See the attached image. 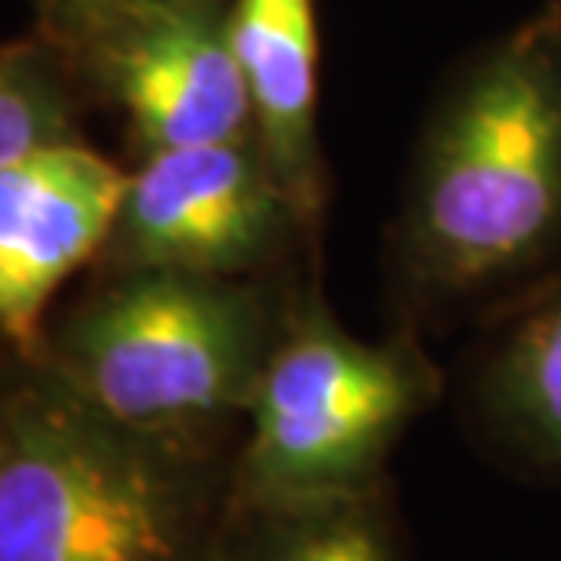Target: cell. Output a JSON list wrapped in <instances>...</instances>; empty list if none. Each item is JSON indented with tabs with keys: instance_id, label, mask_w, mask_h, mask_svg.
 <instances>
[{
	"instance_id": "obj_2",
	"label": "cell",
	"mask_w": 561,
	"mask_h": 561,
	"mask_svg": "<svg viewBox=\"0 0 561 561\" xmlns=\"http://www.w3.org/2000/svg\"><path fill=\"white\" fill-rule=\"evenodd\" d=\"M233 456L131 431L8 357L0 561H211Z\"/></svg>"
},
{
	"instance_id": "obj_11",
	"label": "cell",
	"mask_w": 561,
	"mask_h": 561,
	"mask_svg": "<svg viewBox=\"0 0 561 561\" xmlns=\"http://www.w3.org/2000/svg\"><path fill=\"white\" fill-rule=\"evenodd\" d=\"M81 92L73 55L44 30L8 41L0 48V168L84 142Z\"/></svg>"
},
{
	"instance_id": "obj_10",
	"label": "cell",
	"mask_w": 561,
	"mask_h": 561,
	"mask_svg": "<svg viewBox=\"0 0 561 561\" xmlns=\"http://www.w3.org/2000/svg\"><path fill=\"white\" fill-rule=\"evenodd\" d=\"M211 561H405L394 485L299 500L230 496Z\"/></svg>"
},
{
	"instance_id": "obj_12",
	"label": "cell",
	"mask_w": 561,
	"mask_h": 561,
	"mask_svg": "<svg viewBox=\"0 0 561 561\" xmlns=\"http://www.w3.org/2000/svg\"><path fill=\"white\" fill-rule=\"evenodd\" d=\"M164 4H172V0H37V30L77 55L103 33Z\"/></svg>"
},
{
	"instance_id": "obj_3",
	"label": "cell",
	"mask_w": 561,
	"mask_h": 561,
	"mask_svg": "<svg viewBox=\"0 0 561 561\" xmlns=\"http://www.w3.org/2000/svg\"><path fill=\"white\" fill-rule=\"evenodd\" d=\"M288 291L285 274L95 271L30 362L131 431L238 453Z\"/></svg>"
},
{
	"instance_id": "obj_5",
	"label": "cell",
	"mask_w": 561,
	"mask_h": 561,
	"mask_svg": "<svg viewBox=\"0 0 561 561\" xmlns=\"http://www.w3.org/2000/svg\"><path fill=\"white\" fill-rule=\"evenodd\" d=\"M307 219L255 139L164 150L131 164L95 271L280 277Z\"/></svg>"
},
{
	"instance_id": "obj_4",
	"label": "cell",
	"mask_w": 561,
	"mask_h": 561,
	"mask_svg": "<svg viewBox=\"0 0 561 561\" xmlns=\"http://www.w3.org/2000/svg\"><path fill=\"white\" fill-rule=\"evenodd\" d=\"M445 376L416 332L368 343L291 280L274 351L233 456L238 500H299L387 485L401 434L437 405Z\"/></svg>"
},
{
	"instance_id": "obj_6",
	"label": "cell",
	"mask_w": 561,
	"mask_h": 561,
	"mask_svg": "<svg viewBox=\"0 0 561 561\" xmlns=\"http://www.w3.org/2000/svg\"><path fill=\"white\" fill-rule=\"evenodd\" d=\"M84 92L125 117L136 161L205 142L255 139L230 44V0H172L73 55Z\"/></svg>"
},
{
	"instance_id": "obj_1",
	"label": "cell",
	"mask_w": 561,
	"mask_h": 561,
	"mask_svg": "<svg viewBox=\"0 0 561 561\" xmlns=\"http://www.w3.org/2000/svg\"><path fill=\"white\" fill-rule=\"evenodd\" d=\"M561 266V0L459 66L420 136L387 271L405 329Z\"/></svg>"
},
{
	"instance_id": "obj_8",
	"label": "cell",
	"mask_w": 561,
	"mask_h": 561,
	"mask_svg": "<svg viewBox=\"0 0 561 561\" xmlns=\"http://www.w3.org/2000/svg\"><path fill=\"white\" fill-rule=\"evenodd\" d=\"M463 416L507 474L561 489V266L485 310Z\"/></svg>"
},
{
	"instance_id": "obj_7",
	"label": "cell",
	"mask_w": 561,
	"mask_h": 561,
	"mask_svg": "<svg viewBox=\"0 0 561 561\" xmlns=\"http://www.w3.org/2000/svg\"><path fill=\"white\" fill-rule=\"evenodd\" d=\"M128 175L131 168L88 142L0 168V332L8 357H37L55 296L103 255Z\"/></svg>"
},
{
	"instance_id": "obj_9",
	"label": "cell",
	"mask_w": 561,
	"mask_h": 561,
	"mask_svg": "<svg viewBox=\"0 0 561 561\" xmlns=\"http://www.w3.org/2000/svg\"><path fill=\"white\" fill-rule=\"evenodd\" d=\"M230 44L255 142L318 238L329 194L318 136V0H230Z\"/></svg>"
}]
</instances>
